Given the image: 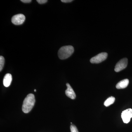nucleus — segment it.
<instances>
[{"instance_id": "6e6552de", "label": "nucleus", "mask_w": 132, "mask_h": 132, "mask_svg": "<svg viewBox=\"0 0 132 132\" xmlns=\"http://www.w3.org/2000/svg\"><path fill=\"white\" fill-rule=\"evenodd\" d=\"M12 80V77L11 74L7 73L3 79V83L4 86L6 87H8L10 85Z\"/></svg>"}, {"instance_id": "2eb2a0df", "label": "nucleus", "mask_w": 132, "mask_h": 132, "mask_svg": "<svg viewBox=\"0 0 132 132\" xmlns=\"http://www.w3.org/2000/svg\"><path fill=\"white\" fill-rule=\"evenodd\" d=\"M61 1L62 2L67 3L72 2V1H72V0H61Z\"/></svg>"}, {"instance_id": "7ed1b4c3", "label": "nucleus", "mask_w": 132, "mask_h": 132, "mask_svg": "<svg viewBox=\"0 0 132 132\" xmlns=\"http://www.w3.org/2000/svg\"><path fill=\"white\" fill-rule=\"evenodd\" d=\"M108 55V54L105 52L100 53L96 56L92 57L90 59V62L92 64H99L106 60Z\"/></svg>"}, {"instance_id": "f03ea898", "label": "nucleus", "mask_w": 132, "mask_h": 132, "mask_svg": "<svg viewBox=\"0 0 132 132\" xmlns=\"http://www.w3.org/2000/svg\"><path fill=\"white\" fill-rule=\"evenodd\" d=\"M74 51V48L72 46H65L60 48L58 52V56L61 60H65L70 57Z\"/></svg>"}, {"instance_id": "ddd939ff", "label": "nucleus", "mask_w": 132, "mask_h": 132, "mask_svg": "<svg viewBox=\"0 0 132 132\" xmlns=\"http://www.w3.org/2000/svg\"><path fill=\"white\" fill-rule=\"evenodd\" d=\"M38 3L40 4H44L47 2V0H37Z\"/></svg>"}, {"instance_id": "9b49d317", "label": "nucleus", "mask_w": 132, "mask_h": 132, "mask_svg": "<svg viewBox=\"0 0 132 132\" xmlns=\"http://www.w3.org/2000/svg\"><path fill=\"white\" fill-rule=\"evenodd\" d=\"M5 64V59L2 56H0V71H2Z\"/></svg>"}, {"instance_id": "dca6fc26", "label": "nucleus", "mask_w": 132, "mask_h": 132, "mask_svg": "<svg viewBox=\"0 0 132 132\" xmlns=\"http://www.w3.org/2000/svg\"><path fill=\"white\" fill-rule=\"evenodd\" d=\"M34 92H36V89H35V90H34Z\"/></svg>"}, {"instance_id": "9d476101", "label": "nucleus", "mask_w": 132, "mask_h": 132, "mask_svg": "<svg viewBox=\"0 0 132 132\" xmlns=\"http://www.w3.org/2000/svg\"><path fill=\"white\" fill-rule=\"evenodd\" d=\"M115 98L114 97H111L108 98L104 102V105L105 106L108 107L113 104L115 101Z\"/></svg>"}, {"instance_id": "39448f33", "label": "nucleus", "mask_w": 132, "mask_h": 132, "mask_svg": "<svg viewBox=\"0 0 132 132\" xmlns=\"http://www.w3.org/2000/svg\"><path fill=\"white\" fill-rule=\"evenodd\" d=\"M128 59L124 58L119 61L116 65L114 71L116 72H119L125 69L127 67Z\"/></svg>"}, {"instance_id": "20e7f679", "label": "nucleus", "mask_w": 132, "mask_h": 132, "mask_svg": "<svg viewBox=\"0 0 132 132\" xmlns=\"http://www.w3.org/2000/svg\"><path fill=\"white\" fill-rule=\"evenodd\" d=\"M26 20V16L22 14L15 15L12 17V23L15 25H21L24 23Z\"/></svg>"}, {"instance_id": "0eeeda50", "label": "nucleus", "mask_w": 132, "mask_h": 132, "mask_svg": "<svg viewBox=\"0 0 132 132\" xmlns=\"http://www.w3.org/2000/svg\"><path fill=\"white\" fill-rule=\"evenodd\" d=\"M67 88L65 91V94L68 97H69L70 98L74 100L75 99L76 95L74 91L72 89L71 86L69 83L66 84Z\"/></svg>"}, {"instance_id": "1a4fd4ad", "label": "nucleus", "mask_w": 132, "mask_h": 132, "mask_svg": "<svg viewBox=\"0 0 132 132\" xmlns=\"http://www.w3.org/2000/svg\"><path fill=\"white\" fill-rule=\"evenodd\" d=\"M129 82L128 79H125L118 82L116 85V88L119 89L126 88L128 86Z\"/></svg>"}, {"instance_id": "423d86ee", "label": "nucleus", "mask_w": 132, "mask_h": 132, "mask_svg": "<svg viewBox=\"0 0 132 132\" xmlns=\"http://www.w3.org/2000/svg\"><path fill=\"white\" fill-rule=\"evenodd\" d=\"M132 118V109H128L125 110L121 113V118L125 123H128Z\"/></svg>"}, {"instance_id": "f257e3e1", "label": "nucleus", "mask_w": 132, "mask_h": 132, "mask_svg": "<svg viewBox=\"0 0 132 132\" xmlns=\"http://www.w3.org/2000/svg\"><path fill=\"white\" fill-rule=\"evenodd\" d=\"M35 102V96L32 94H29L24 99L22 106V111L24 113H28L32 110Z\"/></svg>"}, {"instance_id": "4468645a", "label": "nucleus", "mask_w": 132, "mask_h": 132, "mask_svg": "<svg viewBox=\"0 0 132 132\" xmlns=\"http://www.w3.org/2000/svg\"><path fill=\"white\" fill-rule=\"evenodd\" d=\"M21 1L22 2L24 3H29L31 2V0H21Z\"/></svg>"}, {"instance_id": "f8f14e48", "label": "nucleus", "mask_w": 132, "mask_h": 132, "mask_svg": "<svg viewBox=\"0 0 132 132\" xmlns=\"http://www.w3.org/2000/svg\"><path fill=\"white\" fill-rule=\"evenodd\" d=\"M71 132H79L78 129L75 125H71L70 127Z\"/></svg>"}]
</instances>
